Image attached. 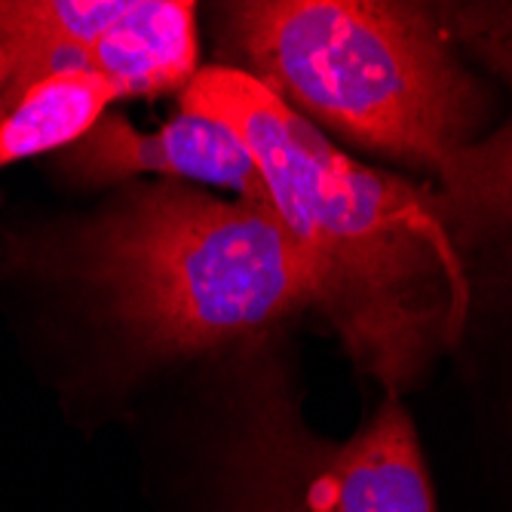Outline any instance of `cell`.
<instances>
[{"label":"cell","instance_id":"obj_1","mask_svg":"<svg viewBox=\"0 0 512 512\" xmlns=\"http://www.w3.org/2000/svg\"><path fill=\"white\" fill-rule=\"evenodd\" d=\"M181 111L224 123L246 145L270 209L313 264L316 310L353 362L387 396L417 384L470 310L433 191L356 163L240 68H200Z\"/></svg>","mask_w":512,"mask_h":512},{"label":"cell","instance_id":"obj_2","mask_svg":"<svg viewBox=\"0 0 512 512\" xmlns=\"http://www.w3.org/2000/svg\"><path fill=\"white\" fill-rule=\"evenodd\" d=\"M71 264L148 359L215 350L316 310V273L267 206L194 184H129L77 227Z\"/></svg>","mask_w":512,"mask_h":512},{"label":"cell","instance_id":"obj_3","mask_svg":"<svg viewBox=\"0 0 512 512\" xmlns=\"http://www.w3.org/2000/svg\"><path fill=\"white\" fill-rule=\"evenodd\" d=\"M243 74L347 142L433 172L479 138L494 96L460 62L439 10L390 0L227 4Z\"/></svg>","mask_w":512,"mask_h":512},{"label":"cell","instance_id":"obj_4","mask_svg":"<svg viewBox=\"0 0 512 512\" xmlns=\"http://www.w3.org/2000/svg\"><path fill=\"white\" fill-rule=\"evenodd\" d=\"M206 512H436L414 424L396 396L347 439L307 430L286 387H261L212 448Z\"/></svg>","mask_w":512,"mask_h":512},{"label":"cell","instance_id":"obj_5","mask_svg":"<svg viewBox=\"0 0 512 512\" xmlns=\"http://www.w3.org/2000/svg\"><path fill=\"white\" fill-rule=\"evenodd\" d=\"M0 114L37 80L89 71L123 99L184 89L197 68L188 0H0Z\"/></svg>","mask_w":512,"mask_h":512},{"label":"cell","instance_id":"obj_6","mask_svg":"<svg viewBox=\"0 0 512 512\" xmlns=\"http://www.w3.org/2000/svg\"><path fill=\"white\" fill-rule=\"evenodd\" d=\"M56 166L83 188L160 175L163 181L194 188H230L240 200L270 209L267 188L246 145L224 123L188 111H178L157 132H142L123 114L108 111L80 142L56 154Z\"/></svg>","mask_w":512,"mask_h":512},{"label":"cell","instance_id":"obj_7","mask_svg":"<svg viewBox=\"0 0 512 512\" xmlns=\"http://www.w3.org/2000/svg\"><path fill=\"white\" fill-rule=\"evenodd\" d=\"M454 43L491 68L512 92V4H460L442 10ZM436 212L463 243L512 230V114L503 126L454 151L436 169Z\"/></svg>","mask_w":512,"mask_h":512},{"label":"cell","instance_id":"obj_8","mask_svg":"<svg viewBox=\"0 0 512 512\" xmlns=\"http://www.w3.org/2000/svg\"><path fill=\"white\" fill-rule=\"evenodd\" d=\"M120 99L114 83L89 71L37 80L0 114V169L71 148Z\"/></svg>","mask_w":512,"mask_h":512},{"label":"cell","instance_id":"obj_9","mask_svg":"<svg viewBox=\"0 0 512 512\" xmlns=\"http://www.w3.org/2000/svg\"><path fill=\"white\" fill-rule=\"evenodd\" d=\"M0 92H4V71H0Z\"/></svg>","mask_w":512,"mask_h":512}]
</instances>
